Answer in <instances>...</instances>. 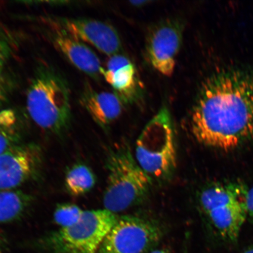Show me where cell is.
Masks as SVG:
<instances>
[{
  "label": "cell",
  "instance_id": "obj_11",
  "mask_svg": "<svg viewBox=\"0 0 253 253\" xmlns=\"http://www.w3.org/2000/svg\"><path fill=\"white\" fill-rule=\"evenodd\" d=\"M52 41L56 49L79 71L93 78L102 75L99 58L86 43L56 28Z\"/></svg>",
  "mask_w": 253,
  "mask_h": 253
},
{
  "label": "cell",
  "instance_id": "obj_16",
  "mask_svg": "<svg viewBox=\"0 0 253 253\" xmlns=\"http://www.w3.org/2000/svg\"><path fill=\"white\" fill-rule=\"evenodd\" d=\"M20 138L19 121L15 111H0V156L18 145Z\"/></svg>",
  "mask_w": 253,
  "mask_h": 253
},
{
  "label": "cell",
  "instance_id": "obj_24",
  "mask_svg": "<svg viewBox=\"0 0 253 253\" xmlns=\"http://www.w3.org/2000/svg\"><path fill=\"white\" fill-rule=\"evenodd\" d=\"M184 253H186V252H185Z\"/></svg>",
  "mask_w": 253,
  "mask_h": 253
},
{
  "label": "cell",
  "instance_id": "obj_23",
  "mask_svg": "<svg viewBox=\"0 0 253 253\" xmlns=\"http://www.w3.org/2000/svg\"><path fill=\"white\" fill-rule=\"evenodd\" d=\"M0 253H2V248L1 242H0Z\"/></svg>",
  "mask_w": 253,
  "mask_h": 253
},
{
  "label": "cell",
  "instance_id": "obj_1",
  "mask_svg": "<svg viewBox=\"0 0 253 253\" xmlns=\"http://www.w3.org/2000/svg\"><path fill=\"white\" fill-rule=\"evenodd\" d=\"M191 129L199 143L224 151L253 138V72L216 73L202 85L192 109Z\"/></svg>",
  "mask_w": 253,
  "mask_h": 253
},
{
  "label": "cell",
  "instance_id": "obj_17",
  "mask_svg": "<svg viewBox=\"0 0 253 253\" xmlns=\"http://www.w3.org/2000/svg\"><path fill=\"white\" fill-rule=\"evenodd\" d=\"M84 212V211L77 205L60 204L57 206L53 213V220L61 228H63L77 223Z\"/></svg>",
  "mask_w": 253,
  "mask_h": 253
},
{
  "label": "cell",
  "instance_id": "obj_10",
  "mask_svg": "<svg viewBox=\"0 0 253 253\" xmlns=\"http://www.w3.org/2000/svg\"><path fill=\"white\" fill-rule=\"evenodd\" d=\"M75 39L90 44L107 55L120 53L122 41L118 31L112 25L89 18H55L50 22Z\"/></svg>",
  "mask_w": 253,
  "mask_h": 253
},
{
  "label": "cell",
  "instance_id": "obj_22",
  "mask_svg": "<svg viewBox=\"0 0 253 253\" xmlns=\"http://www.w3.org/2000/svg\"><path fill=\"white\" fill-rule=\"evenodd\" d=\"M243 253H253V249L248 250V251Z\"/></svg>",
  "mask_w": 253,
  "mask_h": 253
},
{
  "label": "cell",
  "instance_id": "obj_19",
  "mask_svg": "<svg viewBox=\"0 0 253 253\" xmlns=\"http://www.w3.org/2000/svg\"><path fill=\"white\" fill-rule=\"evenodd\" d=\"M6 47L1 41H0V71L1 70L2 66L4 65L6 58Z\"/></svg>",
  "mask_w": 253,
  "mask_h": 253
},
{
  "label": "cell",
  "instance_id": "obj_7",
  "mask_svg": "<svg viewBox=\"0 0 253 253\" xmlns=\"http://www.w3.org/2000/svg\"><path fill=\"white\" fill-rule=\"evenodd\" d=\"M162 227L156 221L132 215L119 216L98 253H145L162 239Z\"/></svg>",
  "mask_w": 253,
  "mask_h": 253
},
{
  "label": "cell",
  "instance_id": "obj_20",
  "mask_svg": "<svg viewBox=\"0 0 253 253\" xmlns=\"http://www.w3.org/2000/svg\"><path fill=\"white\" fill-rule=\"evenodd\" d=\"M5 100V91L3 89V88L1 86V84H0V106L1 105V104L4 102Z\"/></svg>",
  "mask_w": 253,
  "mask_h": 253
},
{
  "label": "cell",
  "instance_id": "obj_4",
  "mask_svg": "<svg viewBox=\"0 0 253 253\" xmlns=\"http://www.w3.org/2000/svg\"><path fill=\"white\" fill-rule=\"evenodd\" d=\"M249 189L239 181L214 183L202 190L199 204L209 222L221 238L235 242L248 216Z\"/></svg>",
  "mask_w": 253,
  "mask_h": 253
},
{
  "label": "cell",
  "instance_id": "obj_13",
  "mask_svg": "<svg viewBox=\"0 0 253 253\" xmlns=\"http://www.w3.org/2000/svg\"><path fill=\"white\" fill-rule=\"evenodd\" d=\"M102 75L124 103L131 102L137 97V71L127 57L120 53L110 56Z\"/></svg>",
  "mask_w": 253,
  "mask_h": 253
},
{
  "label": "cell",
  "instance_id": "obj_18",
  "mask_svg": "<svg viewBox=\"0 0 253 253\" xmlns=\"http://www.w3.org/2000/svg\"><path fill=\"white\" fill-rule=\"evenodd\" d=\"M247 207H248V216L253 219V187L249 189L247 195Z\"/></svg>",
  "mask_w": 253,
  "mask_h": 253
},
{
  "label": "cell",
  "instance_id": "obj_15",
  "mask_svg": "<svg viewBox=\"0 0 253 253\" xmlns=\"http://www.w3.org/2000/svg\"><path fill=\"white\" fill-rule=\"evenodd\" d=\"M65 187L74 197H80L91 191L96 184V177L92 170L83 164L72 167L66 173Z\"/></svg>",
  "mask_w": 253,
  "mask_h": 253
},
{
  "label": "cell",
  "instance_id": "obj_3",
  "mask_svg": "<svg viewBox=\"0 0 253 253\" xmlns=\"http://www.w3.org/2000/svg\"><path fill=\"white\" fill-rule=\"evenodd\" d=\"M106 166L108 177L103 201L105 210L115 214L121 212L147 197L153 179L139 165L127 146L110 150Z\"/></svg>",
  "mask_w": 253,
  "mask_h": 253
},
{
  "label": "cell",
  "instance_id": "obj_5",
  "mask_svg": "<svg viewBox=\"0 0 253 253\" xmlns=\"http://www.w3.org/2000/svg\"><path fill=\"white\" fill-rule=\"evenodd\" d=\"M135 158L152 178L166 180L176 167L175 132L169 109L164 106L148 123L136 142Z\"/></svg>",
  "mask_w": 253,
  "mask_h": 253
},
{
  "label": "cell",
  "instance_id": "obj_8",
  "mask_svg": "<svg viewBox=\"0 0 253 253\" xmlns=\"http://www.w3.org/2000/svg\"><path fill=\"white\" fill-rule=\"evenodd\" d=\"M183 30L182 22L167 19L155 25L147 34L145 43L147 58L151 66L166 77H171L175 70Z\"/></svg>",
  "mask_w": 253,
  "mask_h": 253
},
{
  "label": "cell",
  "instance_id": "obj_14",
  "mask_svg": "<svg viewBox=\"0 0 253 253\" xmlns=\"http://www.w3.org/2000/svg\"><path fill=\"white\" fill-rule=\"evenodd\" d=\"M30 195L20 191H0V223L20 219L33 203Z\"/></svg>",
  "mask_w": 253,
  "mask_h": 253
},
{
  "label": "cell",
  "instance_id": "obj_6",
  "mask_svg": "<svg viewBox=\"0 0 253 253\" xmlns=\"http://www.w3.org/2000/svg\"><path fill=\"white\" fill-rule=\"evenodd\" d=\"M118 217L105 209L84 211L77 223L47 236L46 245L52 253H97Z\"/></svg>",
  "mask_w": 253,
  "mask_h": 253
},
{
  "label": "cell",
  "instance_id": "obj_21",
  "mask_svg": "<svg viewBox=\"0 0 253 253\" xmlns=\"http://www.w3.org/2000/svg\"><path fill=\"white\" fill-rule=\"evenodd\" d=\"M150 253H169V252H168L167 251V250L160 249V250H156V251L151 252Z\"/></svg>",
  "mask_w": 253,
  "mask_h": 253
},
{
  "label": "cell",
  "instance_id": "obj_2",
  "mask_svg": "<svg viewBox=\"0 0 253 253\" xmlns=\"http://www.w3.org/2000/svg\"><path fill=\"white\" fill-rule=\"evenodd\" d=\"M26 105L32 120L43 130L59 134L70 124L68 85L51 69L42 67L37 71L28 88Z\"/></svg>",
  "mask_w": 253,
  "mask_h": 253
},
{
  "label": "cell",
  "instance_id": "obj_9",
  "mask_svg": "<svg viewBox=\"0 0 253 253\" xmlns=\"http://www.w3.org/2000/svg\"><path fill=\"white\" fill-rule=\"evenodd\" d=\"M41 148L18 144L0 156V191H12L34 178L42 165Z\"/></svg>",
  "mask_w": 253,
  "mask_h": 253
},
{
  "label": "cell",
  "instance_id": "obj_12",
  "mask_svg": "<svg viewBox=\"0 0 253 253\" xmlns=\"http://www.w3.org/2000/svg\"><path fill=\"white\" fill-rule=\"evenodd\" d=\"M80 101L94 121L103 128L121 116L125 103L116 93L97 91L88 84L82 91Z\"/></svg>",
  "mask_w": 253,
  "mask_h": 253
}]
</instances>
